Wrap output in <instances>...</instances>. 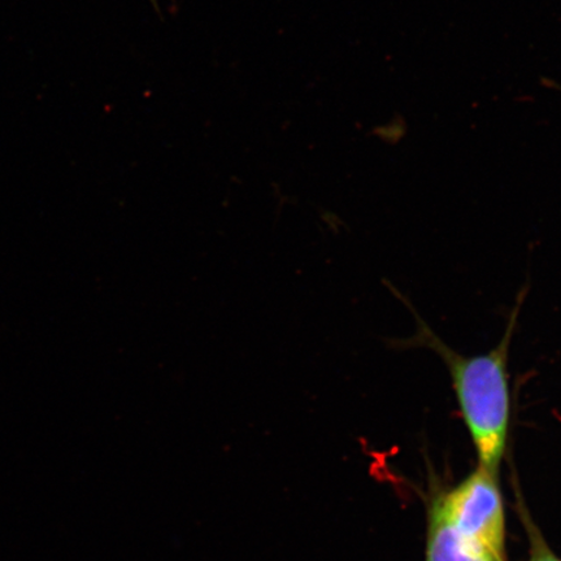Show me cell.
Instances as JSON below:
<instances>
[{
    "label": "cell",
    "mask_w": 561,
    "mask_h": 561,
    "mask_svg": "<svg viewBox=\"0 0 561 561\" xmlns=\"http://www.w3.org/2000/svg\"><path fill=\"white\" fill-rule=\"evenodd\" d=\"M392 291L410 308L416 321L415 332L404 340L394 341L392 346L403 350L426 348L440 357L450 374L461 417L479 455V466L500 476L511 425V346L528 286L518 293L501 341L488 353L472 356L462 355L447 345L446 341L421 318L409 299L402 297L398 290Z\"/></svg>",
    "instance_id": "6da1fadb"
},
{
    "label": "cell",
    "mask_w": 561,
    "mask_h": 561,
    "mask_svg": "<svg viewBox=\"0 0 561 561\" xmlns=\"http://www.w3.org/2000/svg\"><path fill=\"white\" fill-rule=\"evenodd\" d=\"M456 530L500 561L506 557V516L497 476L479 466L458 486L437 497Z\"/></svg>",
    "instance_id": "7a4b0ae2"
},
{
    "label": "cell",
    "mask_w": 561,
    "mask_h": 561,
    "mask_svg": "<svg viewBox=\"0 0 561 561\" xmlns=\"http://www.w3.org/2000/svg\"><path fill=\"white\" fill-rule=\"evenodd\" d=\"M426 561H500L456 530L438 500L433 502L427 525Z\"/></svg>",
    "instance_id": "3957f363"
},
{
    "label": "cell",
    "mask_w": 561,
    "mask_h": 561,
    "mask_svg": "<svg viewBox=\"0 0 561 561\" xmlns=\"http://www.w3.org/2000/svg\"><path fill=\"white\" fill-rule=\"evenodd\" d=\"M522 514L526 535L529 538V561H561L557 553L550 549V546L547 545L541 530L533 523L528 512L522 508Z\"/></svg>",
    "instance_id": "277c9868"
}]
</instances>
